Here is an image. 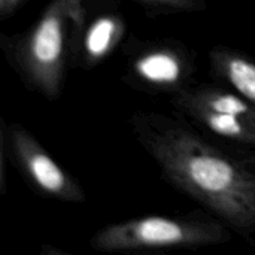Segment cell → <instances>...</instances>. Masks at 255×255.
I'll list each match as a JSON object with an SVG mask.
<instances>
[{
  "label": "cell",
  "instance_id": "obj_9",
  "mask_svg": "<svg viewBox=\"0 0 255 255\" xmlns=\"http://www.w3.org/2000/svg\"><path fill=\"white\" fill-rule=\"evenodd\" d=\"M157 13L199 12L206 9V0H133Z\"/></svg>",
  "mask_w": 255,
  "mask_h": 255
},
{
  "label": "cell",
  "instance_id": "obj_2",
  "mask_svg": "<svg viewBox=\"0 0 255 255\" xmlns=\"http://www.w3.org/2000/svg\"><path fill=\"white\" fill-rule=\"evenodd\" d=\"M85 24L84 0H49L25 31L4 37V54L30 90L55 100L67 67L76 61Z\"/></svg>",
  "mask_w": 255,
  "mask_h": 255
},
{
  "label": "cell",
  "instance_id": "obj_3",
  "mask_svg": "<svg viewBox=\"0 0 255 255\" xmlns=\"http://www.w3.org/2000/svg\"><path fill=\"white\" fill-rule=\"evenodd\" d=\"M232 230L212 214L146 215L112 223L90 239L99 253H128L142 250L203 248L226 244Z\"/></svg>",
  "mask_w": 255,
  "mask_h": 255
},
{
  "label": "cell",
  "instance_id": "obj_5",
  "mask_svg": "<svg viewBox=\"0 0 255 255\" xmlns=\"http://www.w3.org/2000/svg\"><path fill=\"white\" fill-rule=\"evenodd\" d=\"M9 160L27 185L45 199L64 203H84L87 196L79 181L63 169L45 146L21 124L1 123Z\"/></svg>",
  "mask_w": 255,
  "mask_h": 255
},
{
  "label": "cell",
  "instance_id": "obj_1",
  "mask_svg": "<svg viewBox=\"0 0 255 255\" xmlns=\"http://www.w3.org/2000/svg\"><path fill=\"white\" fill-rule=\"evenodd\" d=\"M134 139L163 178L248 242L255 241V161L214 143L184 121L137 111Z\"/></svg>",
  "mask_w": 255,
  "mask_h": 255
},
{
  "label": "cell",
  "instance_id": "obj_8",
  "mask_svg": "<svg viewBox=\"0 0 255 255\" xmlns=\"http://www.w3.org/2000/svg\"><path fill=\"white\" fill-rule=\"evenodd\" d=\"M212 73L255 106V60L241 49L217 45L209 54Z\"/></svg>",
  "mask_w": 255,
  "mask_h": 255
},
{
  "label": "cell",
  "instance_id": "obj_7",
  "mask_svg": "<svg viewBox=\"0 0 255 255\" xmlns=\"http://www.w3.org/2000/svg\"><path fill=\"white\" fill-rule=\"evenodd\" d=\"M126 34V21L118 12H103L87 21L75 64L93 69L103 63L121 43Z\"/></svg>",
  "mask_w": 255,
  "mask_h": 255
},
{
  "label": "cell",
  "instance_id": "obj_10",
  "mask_svg": "<svg viewBox=\"0 0 255 255\" xmlns=\"http://www.w3.org/2000/svg\"><path fill=\"white\" fill-rule=\"evenodd\" d=\"M9 160L7 145L4 137L0 134V191L1 194L6 193V163Z\"/></svg>",
  "mask_w": 255,
  "mask_h": 255
},
{
  "label": "cell",
  "instance_id": "obj_4",
  "mask_svg": "<svg viewBox=\"0 0 255 255\" xmlns=\"http://www.w3.org/2000/svg\"><path fill=\"white\" fill-rule=\"evenodd\" d=\"M170 103L206 133L255 152V106L232 88L190 85L172 96Z\"/></svg>",
  "mask_w": 255,
  "mask_h": 255
},
{
  "label": "cell",
  "instance_id": "obj_6",
  "mask_svg": "<svg viewBox=\"0 0 255 255\" xmlns=\"http://www.w3.org/2000/svg\"><path fill=\"white\" fill-rule=\"evenodd\" d=\"M196 73L190 49L178 42H148L128 54L124 81L149 94H169L188 88Z\"/></svg>",
  "mask_w": 255,
  "mask_h": 255
},
{
  "label": "cell",
  "instance_id": "obj_11",
  "mask_svg": "<svg viewBox=\"0 0 255 255\" xmlns=\"http://www.w3.org/2000/svg\"><path fill=\"white\" fill-rule=\"evenodd\" d=\"M25 0H0V18L6 19L12 16L22 4Z\"/></svg>",
  "mask_w": 255,
  "mask_h": 255
}]
</instances>
